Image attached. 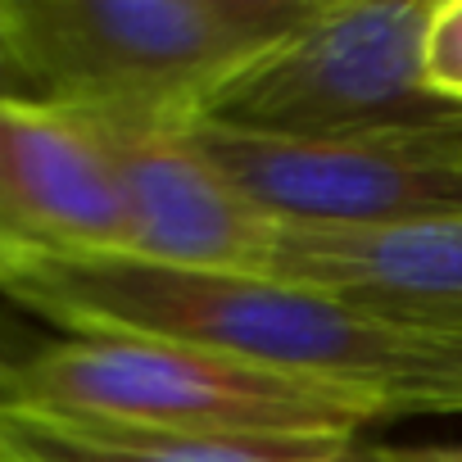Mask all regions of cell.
<instances>
[{"instance_id":"8fae6325","label":"cell","mask_w":462,"mask_h":462,"mask_svg":"<svg viewBox=\"0 0 462 462\" xmlns=\"http://www.w3.org/2000/svg\"><path fill=\"white\" fill-rule=\"evenodd\" d=\"M426 78L435 96L462 105V0H435L426 32Z\"/></svg>"},{"instance_id":"7a4b0ae2","label":"cell","mask_w":462,"mask_h":462,"mask_svg":"<svg viewBox=\"0 0 462 462\" xmlns=\"http://www.w3.org/2000/svg\"><path fill=\"white\" fill-rule=\"evenodd\" d=\"M322 0H10L46 96L96 127L186 132L213 91Z\"/></svg>"},{"instance_id":"3957f363","label":"cell","mask_w":462,"mask_h":462,"mask_svg":"<svg viewBox=\"0 0 462 462\" xmlns=\"http://www.w3.org/2000/svg\"><path fill=\"white\" fill-rule=\"evenodd\" d=\"M0 394L60 417L199 439H358L394 417L381 390L132 336H64L10 367Z\"/></svg>"},{"instance_id":"6da1fadb","label":"cell","mask_w":462,"mask_h":462,"mask_svg":"<svg viewBox=\"0 0 462 462\" xmlns=\"http://www.w3.org/2000/svg\"><path fill=\"white\" fill-rule=\"evenodd\" d=\"M0 295L69 336H132L236 354L390 399L412 336L376 327L304 286L172 268L136 254H37L0 263Z\"/></svg>"},{"instance_id":"4fadbf2b","label":"cell","mask_w":462,"mask_h":462,"mask_svg":"<svg viewBox=\"0 0 462 462\" xmlns=\"http://www.w3.org/2000/svg\"><path fill=\"white\" fill-rule=\"evenodd\" d=\"M403 462H462V444H412Z\"/></svg>"},{"instance_id":"ba28073f","label":"cell","mask_w":462,"mask_h":462,"mask_svg":"<svg viewBox=\"0 0 462 462\" xmlns=\"http://www.w3.org/2000/svg\"><path fill=\"white\" fill-rule=\"evenodd\" d=\"M96 127V123H91ZM114 154L132 250L150 263L208 273H268L282 222L259 213L222 168L190 141V132L96 127Z\"/></svg>"},{"instance_id":"5bb4252c","label":"cell","mask_w":462,"mask_h":462,"mask_svg":"<svg viewBox=\"0 0 462 462\" xmlns=\"http://www.w3.org/2000/svg\"><path fill=\"white\" fill-rule=\"evenodd\" d=\"M457 141H462V127H457Z\"/></svg>"},{"instance_id":"30bf717a","label":"cell","mask_w":462,"mask_h":462,"mask_svg":"<svg viewBox=\"0 0 462 462\" xmlns=\"http://www.w3.org/2000/svg\"><path fill=\"white\" fill-rule=\"evenodd\" d=\"M390 412H462V336L412 340L390 390Z\"/></svg>"},{"instance_id":"52a82bcc","label":"cell","mask_w":462,"mask_h":462,"mask_svg":"<svg viewBox=\"0 0 462 462\" xmlns=\"http://www.w3.org/2000/svg\"><path fill=\"white\" fill-rule=\"evenodd\" d=\"M263 277L412 340L462 336V213L363 231L282 226Z\"/></svg>"},{"instance_id":"8992f818","label":"cell","mask_w":462,"mask_h":462,"mask_svg":"<svg viewBox=\"0 0 462 462\" xmlns=\"http://www.w3.org/2000/svg\"><path fill=\"white\" fill-rule=\"evenodd\" d=\"M127 250L132 217L105 136L55 105H0V263Z\"/></svg>"},{"instance_id":"9c48e42d","label":"cell","mask_w":462,"mask_h":462,"mask_svg":"<svg viewBox=\"0 0 462 462\" xmlns=\"http://www.w3.org/2000/svg\"><path fill=\"white\" fill-rule=\"evenodd\" d=\"M0 462H403L367 439H199L82 421L0 394Z\"/></svg>"},{"instance_id":"277c9868","label":"cell","mask_w":462,"mask_h":462,"mask_svg":"<svg viewBox=\"0 0 462 462\" xmlns=\"http://www.w3.org/2000/svg\"><path fill=\"white\" fill-rule=\"evenodd\" d=\"M430 19L435 0H322L309 23L231 73L199 123L286 141L448 127L462 105L426 78Z\"/></svg>"},{"instance_id":"5b68a950","label":"cell","mask_w":462,"mask_h":462,"mask_svg":"<svg viewBox=\"0 0 462 462\" xmlns=\"http://www.w3.org/2000/svg\"><path fill=\"white\" fill-rule=\"evenodd\" d=\"M457 123L408 136L286 141L195 123L190 141L259 213L282 226L363 231L462 213Z\"/></svg>"},{"instance_id":"7c38bea8","label":"cell","mask_w":462,"mask_h":462,"mask_svg":"<svg viewBox=\"0 0 462 462\" xmlns=\"http://www.w3.org/2000/svg\"><path fill=\"white\" fill-rule=\"evenodd\" d=\"M0 105H46L23 46L14 37V19H10V0H0Z\"/></svg>"}]
</instances>
